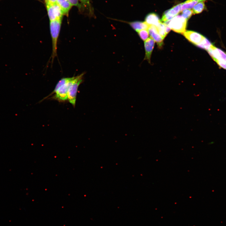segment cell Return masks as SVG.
Segmentation results:
<instances>
[{"label":"cell","instance_id":"cell-8","mask_svg":"<svg viewBox=\"0 0 226 226\" xmlns=\"http://www.w3.org/2000/svg\"><path fill=\"white\" fill-rule=\"evenodd\" d=\"M182 34L189 41L196 46L201 41L204 37L200 34L192 31H186Z\"/></svg>","mask_w":226,"mask_h":226},{"label":"cell","instance_id":"cell-4","mask_svg":"<svg viewBox=\"0 0 226 226\" xmlns=\"http://www.w3.org/2000/svg\"><path fill=\"white\" fill-rule=\"evenodd\" d=\"M46 3L50 21L62 19L63 14L60 7L57 3Z\"/></svg>","mask_w":226,"mask_h":226},{"label":"cell","instance_id":"cell-5","mask_svg":"<svg viewBox=\"0 0 226 226\" xmlns=\"http://www.w3.org/2000/svg\"><path fill=\"white\" fill-rule=\"evenodd\" d=\"M73 79L60 87L55 93L54 98L60 101L67 100L68 90Z\"/></svg>","mask_w":226,"mask_h":226},{"label":"cell","instance_id":"cell-2","mask_svg":"<svg viewBox=\"0 0 226 226\" xmlns=\"http://www.w3.org/2000/svg\"><path fill=\"white\" fill-rule=\"evenodd\" d=\"M187 20L181 15L176 16L168 22L164 23L174 31L183 34L186 30Z\"/></svg>","mask_w":226,"mask_h":226},{"label":"cell","instance_id":"cell-7","mask_svg":"<svg viewBox=\"0 0 226 226\" xmlns=\"http://www.w3.org/2000/svg\"><path fill=\"white\" fill-rule=\"evenodd\" d=\"M181 5L182 3H180L165 11L162 16L161 21L166 22L175 16L180 11Z\"/></svg>","mask_w":226,"mask_h":226},{"label":"cell","instance_id":"cell-6","mask_svg":"<svg viewBox=\"0 0 226 226\" xmlns=\"http://www.w3.org/2000/svg\"><path fill=\"white\" fill-rule=\"evenodd\" d=\"M207 51L214 61L226 62V53L213 45Z\"/></svg>","mask_w":226,"mask_h":226},{"label":"cell","instance_id":"cell-15","mask_svg":"<svg viewBox=\"0 0 226 226\" xmlns=\"http://www.w3.org/2000/svg\"><path fill=\"white\" fill-rule=\"evenodd\" d=\"M206 9V7L204 2H201L198 3L194 5L192 11L193 14H198L202 13L204 10Z\"/></svg>","mask_w":226,"mask_h":226},{"label":"cell","instance_id":"cell-22","mask_svg":"<svg viewBox=\"0 0 226 226\" xmlns=\"http://www.w3.org/2000/svg\"><path fill=\"white\" fill-rule=\"evenodd\" d=\"M71 5L72 6H76L79 9L81 8V6L78 2V0H68Z\"/></svg>","mask_w":226,"mask_h":226},{"label":"cell","instance_id":"cell-12","mask_svg":"<svg viewBox=\"0 0 226 226\" xmlns=\"http://www.w3.org/2000/svg\"><path fill=\"white\" fill-rule=\"evenodd\" d=\"M131 27L137 32L143 29H148L149 25L145 22L134 21L128 23Z\"/></svg>","mask_w":226,"mask_h":226},{"label":"cell","instance_id":"cell-23","mask_svg":"<svg viewBox=\"0 0 226 226\" xmlns=\"http://www.w3.org/2000/svg\"><path fill=\"white\" fill-rule=\"evenodd\" d=\"M215 62L221 67L226 69V62L216 61Z\"/></svg>","mask_w":226,"mask_h":226},{"label":"cell","instance_id":"cell-11","mask_svg":"<svg viewBox=\"0 0 226 226\" xmlns=\"http://www.w3.org/2000/svg\"><path fill=\"white\" fill-rule=\"evenodd\" d=\"M145 22L149 25L157 26L161 21L157 14L154 13H151L146 16Z\"/></svg>","mask_w":226,"mask_h":226},{"label":"cell","instance_id":"cell-13","mask_svg":"<svg viewBox=\"0 0 226 226\" xmlns=\"http://www.w3.org/2000/svg\"><path fill=\"white\" fill-rule=\"evenodd\" d=\"M57 3L60 7L63 15H67L72 5L68 0H56Z\"/></svg>","mask_w":226,"mask_h":226},{"label":"cell","instance_id":"cell-25","mask_svg":"<svg viewBox=\"0 0 226 226\" xmlns=\"http://www.w3.org/2000/svg\"><path fill=\"white\" fill-rule=\"evenodd\" d=\"M46 3H47L51 4H56V0H45Z\"/></svg>","mask_w":226,"mask_h":226},{"label":"cell","instance_id":"cell-10","mask_svg":"<svg viewBox=\"0 0 226 226\" xmlns=\"http://www.w3.org/2000/svg\"><path fill=\"white\" fill-rule=\"evenodd\" d=\"M155 44V41L151 38L148 39L144 42V46L145 51L144 59L149 62H150L151 54Z\"/></svg>","mask_w":226,"mask_h":226},{"label":"cell","instance_id":"cell-9","mask_svg":"<svg viewBox=\"0 0 226 226\" xmlns=\"http://www.w3.org/2000/svg\"><path fill=\"white\" fill-rule=\"evenodd\" d=\"M148 30L151 38L156 41L159 47H161L163 45L164 39L159 33L156 27L149 25Z\"/></svg>","mask_w":226,"mask_h":226},{"label":"cell","instance_id":"cell-24","mask_svg":"<svg viewBox=\"0 0 226 226\" xmlns=\"http://www.w3.org/2000/svg\"><path fill=\"white\" fill-rule=\"evenodd\" d=\"M165 25V31L166 34H168L170 30L171 29L165 23H164Z\"/></svg>","mask_w":226,"mask_h":226},{"label":"cell","instance_id":"cell-17","mask_svg":"<svg viewBox=\"0 0 226 226\" xmlns=\"http://www.w3.org/2000/svg\"><path fill=\"white\" fill-rule=\"evenodd\" d=\"M212 45V44L210 41L204 37L201 41L196 46L198 47L207 51L211 47Z\"/></svg>","mask_w":226,"mask_h":226},{"label":"cell","instance_id":"cell-3","mask_svg":"<svg viewBox=\"0 0 226 226\" xmlns=\"http://www.w3.org/2000/svg\"><path fill=\"white\" fill-rule=\"evenodd\" d=\"M84 74L83 73L75 77L70 86L68 93L67 99L69 102L74 106L76 104L77 94L79 85L83 81V77Z\"/></svg>","mask_w":226,"mask_h":226},{"label":"cell","instance_id":"cell-16","mask_svg":"<svg viewBox=\"0 0 226 226\" xmlns=\"http://www.w3.org/2000/svg\"><path fill=\"white\" fill-rule=\"evenodd\" d=\"M199 2L195 0H187L182 3L180 11H182L186 9H191Z\"/></svg>","mask_w":226,"mask_h":226},{"label":"cell","instance_id":"cell-26","mask_svg":"<svg viewBox=\"0 0 226 226\" xmlns=\"http://www.w3.org/2000/svg\"><path fill=\"white\" fill-rule=\"evenodd\" d=\"M195 0L199 2H204L205 1L207 0Z\"/></svg>","mask_w":226,"mask_h":226},{"label":"cell","instance_id":"cell-18","mask_svg":"<svg viewBox=\"0 0 226 226\" xmlns=\"http://www.w3.org/2000/svg\"><path fill=\"white\" fill-rule=\"evenodd\" d=\"M156 27L159 33L164 39L167 35L165 32L164 23H162L161 21L159 25Z\"/></svg>","mask_w":226,"mask_h":226},{"label":"cell","instance_id":"cell-21","mask_svg":"<svg viewBox=\"0 0 226 226\" xmlns=\"http://www.w3.org/2000/svg\"><path fill=\"white\" fill-rule=\"evenodd\" d=\"M81 2V8H82L89 9L90 12L92 10L91 9V6L90 0H80Z\"/></svg>","mask_w":226,"mask_h":226},{"label":"cell","instance_id":"cell-19","mask_svg":"<svg viewBox=\"0 0 226 226\" xmlns=\"http://www.w3.org/2000/svg\"><path fill=\"white\" fill-rule=\"evenodd\" d=\"M140 38L143 41H145L149 36V33L148 29H143L137 32Z\"/></svg>","mask_w":226,"mask_h":226},{"label":"cell","instance_id":"cell-20","mask_svg":"<svg viewBox=\"0 0 226 226\" xmlns=\"http://www.w3.org/2000/svg\"><path fill=\"white\" fill-rule=\"evenodd\" d=\"M181 16L188 20L193 14L192 10L186 9L182 11Z\"/></svg>","mask_w":226,"mask_h":226},{"label":"cell","instance_id":"cell-14","mask_svg":"<svg viewBox=\"0 0 226 226\" xmlns=\"http://www.w3.org/2000/svg\"><path fill=\"white\" fill-rule=\"evenodd\" d=\"M75 77L70 78H62L57 83L53 91L47 97L55 93L58 89L62 86L70 81L74 78Z\"/></svg>","mask_w":226,"mask_h":226},{"label":"cell","instance_id":"cell-1","mask_svg":"<svg viewBox=\"0 0 226 226\" xmlns=\"http://www.w3.org/2000/svg\"><path fill=\"white\" fill-rule=\"evenodd\" d=\"M62 20V19H57L50 21V31L52 43L51 55L52 62L54 58L57 56V43L60 31Z\"/></svg>","mask_w":226,"mask_h":226}]
</instances>
